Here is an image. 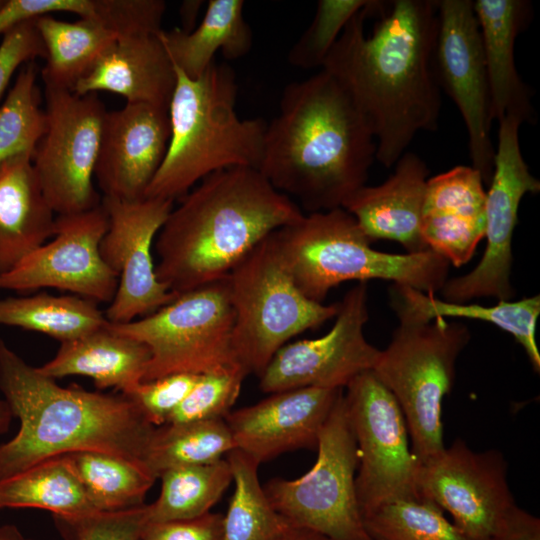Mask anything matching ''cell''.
I'll return each mask as SVG.
<instances>
[{
	"label": "cell",
	"instance_id": "obj_1",
	"mask_svg": "<svg viewBox=\"0 0 540 540\" xmlns=\"http://www.w3.org/2000/svg\"><path fill=\"white\" fill-rule=\"evenodd\" d=\"M436 26L437 0H372L348 22L321 68L351 98L375 139V160L386 168L418 132L438 127Z\"/></svg>",
	"mask_w": 540,
	"mask_h": 540
},
{
	"label": "cell",
	"instance_id": "obj_2",
	"mask_svg": "<svg viewBox=\"0 0 540 540\" xmlns=\"http://www.w3.org/2000/svg\"><path fill=\"white\" fill-rule=\"evenodd\" d=\"M376 143L362 115L325 70L285 86L267 123L258 171L307 213L342 208L366 185Z\"/></svg>",
	"mask_w": 540,
	"mask_h": 540
},
{
	"label": "cell",
	"instance_id": "obj_3",
	"mask_svg": "<svg viewBox=\"0 0 540 540\" xmlns=\"http://www.w3.org/2000/svg\"><path fill=\"white\" fill-rule=\"evenodd\" d=\"M179 200L154 243L157 278L176 296L226 278L263 239L305 214L252 167L218 170Z\"/></svg>",
	"mask_w": 540,
	"mask_h": 540
},
{
	"label": "cell",
	"instance_id": "obj_4",
	"mask_svg": "<svg viewBox=\"0 0 540 540\" xmlns=\"http://www.w3.org/2000/svg\"><path fill=\"white\" fill-rule=\"evenodd\" d=\"M0 391L17 434L0 444V482L42 461L77 451L116 454L144 466L154 433L123 393L64 388L27 364L0 338Z\"/></svg>",
	"mask_w": 540,
	"mask_h": 540
},
{
	"label": "cell",
	"instance_id": "obj_5",
	"mask_svg": "<svg viewBox=\"0 0 540 540\" xmlns=\"http://www.w3.org/2000/svg\"><path fill=\"white\" fill-rule=\"evenodd\" d=\"M169 103L171 136L164 160L145 198L175 201L206 176L231 167L258 169L267 122L241 119L238 84L227 63L213 62L197 79L175 67Z\"/></svg>",
	"mask_w": 540,
	"mask_h": 540
},
{
	"label": "cell",
	"instance_id": "obj_6",
	"mask_svg": "<svg viewBox=\"0 0 540 540\" xmlns=\"http://www.w3.org/2000/svg\"><path fill=\"white\" fill-rule=\"evenodd\" d=\"M274 237L295 285L319 303L346 281L380 279L435 294L448 279L449 262L431 249L405 254L373 249L343 208L305 213L276 230Z\"/></svg>",
	"mask_w": 540,
	"mask_h": 540
},
{
	"label": "cell",
	"instance_id": "obj_7",
	"mask_svg": "<svg viewBox=\"0 0 540 540\" xmlns=\"http://www.w3.org/2000/svg\"><path fill=\"white\" fill-rule=\"evenodd\" d=\"M391 306L399 323L371 371L398 402L412 453L423 463L445 447L442 403L471 334L462 323L427 321L393 298Z\"/></svg>",
	"mask_w": 540,
	"mask_h": 540
},
{
	"label": "cell",
	"instance_id": "obj_8",
	"mask_svg": "<svg viewBox=\"0 0 540 540\" xmlns=\"http://www.w3.org/2000/svg\"><path fill=\"white\" fill-rule=\"evenodd\" d=\"M274 232L225 278L234 312L236 356L247 374L258 376L289 340L332 319L339 308V302H315L298 289L279 253Z\"/></svg>",
	"mask_w": 540,
	"mask_h": 540
},
{
	"label": "cell",
	"instance_id": "obj_9",
	"mask_svg": "<svg viewBox=\"0 0 540 540\" xmlns=\"http://www.w3.org/2000/svg\"><path fill=\"white\" fill-rule=\"evenodd\" d=\"M233 325L225 278L184 292L142 318L107 322L111 330L148 347L150 361L142 382L177 373L247 374L235 353Z\"/></svg>",
	"mask_w": 540,
	"mask_h": 540
},
{
	"label": "cell",
	"instance_id": "obj_10",
	"mask_svg": "<svg viewBox=\"0 0 540 540\" xmlns=\"http://www.w3.org/2000/svg\"><path fill=\"white\" fill-rule=\"evenodd\" d=\"M316 448L317 459L303 476L266 483L263 489L271 505L287 524L331 540H372L357 500V445L343 391L320 430Z\"/></svg>",
	"mask_w": 540,
	"mask_h": 540
},
{
	"label": "cell",
	"instance_id": "obj_11",
	"mask_svg": "<svg viewBox=\"0 0 540 540\" xmlns=\"http://www.w3.org/2000/svg\"><path fill=\"white\" fill-rule=\"evenodd\" d=\"M345 389L357 445L355 485L362 516L392 501L420 498L416 484L420 463L395 397L371 370L356 376Z\"/></svg>",
	"mask_w": 540,
	"mask_h": 540
},
{
	"label": "cell",
	"instance_id": "obj_12",
	"mask_svg": "<svg viewBox=\"0 0 540 540\" xmlns=\"http://www.w3.org/2000/svg\"><path fill=\"white\" fill-rule=\"evenodd\" d=\"M47 130L32 155L43 194L58 215L101 204L93 185L106 109L97 93L46 87Z\"/></svg>",
	"mask_w": 540,
	"mask_h": 540
},
{
	"label": "cell",
	"instance_id": "obj_13",
	"mask_svg": "<svg viewBox=\"0 0 540 540\" xmlns=\"http://www.w3.org/2000/svg\"><path fill=\"white\" fill-rule=\"evenodd\" d=\"M498 140L493 172L486 192V247L479 263L470 272L448 278L440 290L445 301L469 302L480 297L511 300L512 240L518 222V210L526 194L540 191L525 162L519 141L522 122L508 116L498 122Z\"/></svg>",
	"mask_w": 540,
	"mask_h": 540
},
{
	"label": "cell",
	"instance_id": "obj_14",
	"mask_svg": "<svg viewBox=\"0 0 540 540\" xmlns=\"http://www.w3.org/2000/svg\"><path fill=\"white\" fill-rule=\"evenodd\" d=\"M433 71L468 133L471 167L484 183L493 172L490 96L478 21L471 0H437Z\"/></svg>",
	"mask_w": 540,
	"mask_h": 540
},
{
	"label": "cell",
	"instance_id": "obj_15",
	"mask_svg": "<svg viewBox=\"0 0 540 540\" xmlns=\"http://www.w3.org/2000/svg\"><path fill=\"white\" fill-rule=\"evenodd\" d=\"M416 484L421 497L447 511L469 540H489L516 506L504 456L473 451L462 439L420 463Z\"/></svg>",
	"mask_w": 540,
	"mask_h": 540
},
{
	"label": "cell",
	"instance_id": "obj_16",
	"mask_svg": "<svg viewBox=\"0 0 540 540\" xmlns=\"http://www.w3.org/2000/svg\"><path fill=\"white\" fill-rule=\"evenodd\" d=\"M173 203L103 196L101 204L108 216V229L100 243V254L118 277L116 293L104 313L108 322H131L177 297L157 278L152 255L155 239Z\"/></svg>",
	"mask_w": 540,
	"mask_h": 540
},
{
	"label": "cell",
	"instance_id": "obj_17",
	"mask_svg": "<svg viewBox=\"0 0 540 540\" xmlns=\"http://www.w3.org/2000/svg\"><path fill=\"white\" fill-rule=\"evenodd\" d=\"M335 318L323 336L281 347L260 374V389L270 394L303 387L344 389L372 370L380 350L364 336L369 319L365 282L346 292Z\"/></svg>",
	"mask_w": 540,
	"mask_h": 540
},
{
	"label": "cell",
	"instance_id": "obj_18",
	"mask_svg": "<svg viewBox=\"0 0 540 540\" xmlns=\"http://www.w3.org/2000/svg\"><path fill=\"white\" fill-rule=\"evenodd\" d=\"M107 229L108 216L102 204L84 212L58 215L52 240L1 274L0 290L55 288L96 303H110L118 277L100 254Z\"/></svg>",
	"mask_w": 540,
	"mask_h": 540
},
{
	"label": "cell",
	"instance_id": "obj_19",
	"mask_svg": "<svg viewBox=\"0 0 540 540\" xmlns=\"http://www.w3.org/2000/svg\"><path fill=\"white\" fill-rule=\"evenodd\" d=\"M171 136L168 109L145 103H126L106 111L95 178L105 197L135 201L159 170Z\"/></svg>",
	"mask_w": 540,
	"mask_h": 540
},
{
	"label": "cell",
	"instance_id": "obj_20",
	"mask_svg": "<svg viewBox=\"0 0 540 540\" xmlns=\"http://www.w3.org/2000/svg\"><path fill=\"white\" fill-rule=\"evenodd\" d=\"M343 390L289 389L230 412L224 420L235 449L260 465L287 451L316 448L320 430Z\"/></svg>",
	"mask_w": 540,
	"mask_h": 540
},
{
	"label": "cell",
	"instance_id": "obj_21",
	"mask_svg": "<svg viewBox=\"0 0 540 540\" xmlns=\"http://www.w3.org/2000/svg\"><path fill=\"white\" fill-rule=\"evenodd\" d=\"M486 191L480 173L458 165L428 178L420 231L428 249L460 267L485 236Z\"/></svg>",
	"mask_w": 540,
	"mask_h": 540
},
{
	"label": "cell",
	"instance_id": "obj_22",
	"mask_svg": "<svg viewBox=\"0 0 540 540\" xmlns=\"http://www.w3.org/2000/svg\"><path fill=\"white\" fill-rule=\"evenodd\" d=\"M426 163L405 152L389 178L377 186H362L342 205L371 241L400 243L407 253L427 250L420 231L421 213L428 180Z\"/></svg>",
	"mask_w": 540,
	"mask_h": 540
},
{
	"label": "cell",
	"instance_id": "obj_23",
	"mask_svg": "<svg viewBox=\"0 0 540 540\" xmlns=\"http://www.w3.org/2000/svg\"><path fill=\"white\" fill-rule=\"evenodd\" d=\"M487 71L491 116L501 121L511 116L522 124H534L532 91L521 79L515 64V42L532 18L527 0L473 1Z\"/></svg>",
	"mask_w": 540,
	"mask_h": 540
},
{
	"label": "cell",
	"instance_id": "obj_24",
	"mask_svg": "<svg viewBox=\"0 0 540 540\" xmlns=\"http://www.w3.org/2000/svg\"><path fill=\"white\" fill-rule=\"evenodd\" d=\"M176 71L158 33L119 37L72 89L78 95L107 91L126 103L168 109Z\"/></svg>",
	"mask_w": 540,
	"mask_h": 540
},
{
	"label": "cell",
	"instance_id": "obj_25",
	"mask_svg": "<svg viewBox=\"0 0 540 540\" xmlns=\"http://www.w3.org/2000/svg\"><path fill=\"white\" fill-rule=\"evenodd\" d=\"M54 214L31 154L22 153L0 164V275L53 237Z\"/></svg>",
	"mask_w": 540,
	"mask_h": 540
},
{
	"label": "cell",
	"instance_id": "obj_26",
	"mask_svg": "<svg viewBox=\"0 0 540 540\" xmlns=\"http://www.w3.org/2000/svg\"><path fill=\"white\" fill-rule=\"evenodd\" d=\"M149 361L145 344L116 333L106 323L84 336L61 342L54 358L37 370L52 379L90 377L99 389L113 387L127 394L142 382Z\"/></svg>",
	"mask_w": 540,
	"mask_h": 540
},
{
	"label": "cell",
	"instance_id": "obj_27",
	"mask_svg": "<svg viewBox=\"0 0 540 540\" xmlns=\"http://www.w3.org/2000/svg\"><path fill=\"white\" fill-rule=\"evenodd\" d=\"M243 8V0H209L202 20L192 31L162 29L159 38L174 67L188 78L197 79L215 62L218 51L227 60L248 54L253 35Z\"/></svg>",
	"mask_w": 540,
	"mask_h": 540
},
{
	"label": "cell",
	"instance_id": "obj_28",
	"mask_svg": "<svg viewBox=\"0 0 540 540\" xmlns=\"http://www.w3.org/2000/svg\"><path fill=\"white\" fill-rule=\"evenodd\" d=\"M46 50L41 75L46 87L72 91L119 35L93 17L67 22L50 15L35 19Z\"/></svg>",
	"mask_w": 540,
	"mask_h": 540
},
{
	"label": "cell",
	"instance_id": "obj_29",
	"mask_svg": "<svg viewBox=\"0 0 540 540\" xmlns=\"http://www.w3.org/2000/svg\"><path fill=\"white\" fill-rule=\"evenodd\" d=\"M391 298L419 317L431 321L444 317L475 319L491 323L514 337L524 349L535 372L540 371V353L536 325L540 314V296L517 301H498L492 306L469 302H450L407 286L393 284Z\"/></svg>",
	"mask_w": 540,
	"mask_h": 540
},
{
	"label": "cell",
	"instance_id": "obj_30",
	"mask_svg": "<svg viewBox=\"0 0 540 540\" xmlns=\"http://www.w3.org/2000/svg\"><path fill=\"white\" fill-rule=\"evenodd\" d=\"M5 507L40 508L60 516L98 512L64 455L42 461L0 482V509Z\"/></svg>",
	"mask_w": 540,
	"mask_h": 540
},
{
	"label": "cell",
	"instance_id": "obj_31",
	"mask_svg": "<svg viewBox=\"0 0 540 540\" xmlns=\"http://www.w3.org/2000/svg\"><path fill=\"white\" fill-rule=\"evenodd\" d=\"M98 303L76 295L39 293L0 299V326L46 334L60 342L102 328L107 319Z\"/></svg>",
	"mask_w": 540,
	"mask_h": 540
},
{
	"label": "cell",
	"instance_id": "obj_32",
	"mask_svg": "<svg viewBox=\"0 0 540 540\" xmlns=\"http://www.w3.org/2000/svg\"><path fill=\"white\" fill-rule=\"evenodd\" d=\"M78 476L95 511H117L143 505L157 479L145 466L102 451L64 455Z\"/></svg>",
	"mask_w": 540,
	"mask_h": 540
},
{
	"label": "cell",
	"instance_id": "obj_33",
	"mask_svg": "<svg viewBox=\"0 0 540 540\" xmlns=\"http://www.w3.org/2000/svg\"><path fill=\"white\" fill-rule=\"evenodd\" d=\"M161 492L146 505L147 522L191 519L202 516L218 502L233 481L229 462L178 466L160 476Z\"/></svg>",
	"mask_w": 540,
	"mask_h": 540
},
{
	"label": "cell",
	"instance_id": "obj_34",
	"mask_svg": "<svg viewBox=\"0 0 540 540\" xmlns=\"http://www.w3.org/2000/svg\"><path fill=\"white\" fill-rule=\"evenodd\" d=\"M235 449L224 419L164 424L155 428L144 466L156 477L178 466L205 465Z\"/></svg>",
	"mask_w": 540,
	"mask_h": 540
},
{
	"label": "cell",
	"instance_id": "obj_35",
	"mask_svg": "<svg viewBox=\"0 0 540 540\" xmlns=\"http://www.w3.org/2000/svg\"><path fill=\"white\" fill-rule=\"evenodd\" d=\"M234 493L223 515L222 540H273L287 525L276 512L258 478L259 464L233 449L227 454Z\"/></svg>",
	"mask_w": 540,
	"mask_h": 540
},
{
	"label": "cell",
	"instance_id": "obj_36",
	"mask_svg": "<svg viewBox=\"0 0 540 540\" xmlns=\"http://www.w3.org/2000/svg\"><path fill=\"white\" fill-rule=\"evenodd\" d=\"M34 61L21 66L0 106V164L22 153L33 155L47 130V116L41 108Z\"/></svg>",
	"mask_w": 540,
	"mask_h": 540
},
{
	"label": "cell",
	"instance_id": "obj_37",
	"mask_svg": "<svg viewBox=\"0 0 540 540\" xmlns=\"http://www.w3.org/2000/svg\"><path fill=\"white\" fill-rule=\"evenodd\" d=\"M363 522L372 540H469L424 497L383 504L364 515Z\"/></svg>",
	"mask_w": 540,
	"mask_h": 540
},
{
	"label": "cell",
	"instance_id": "obj_38",
	"mask_svg": "<svg viewBox=\"0 0 540 540\" xmlns=\"http://www.w3.org/2000/svg\"><path fill=\"white\" fill-rule=\"evenodd\" d=\"M372 0H319L308 28L288 53L291 65L301 69L322 68L348 22Z\"/></svg>",
	"mask_w": 540,
	"mask_h": 540
},
{
	"label": "cell",
	"instance_id": "obj_39",
	"mask_svg": "<svg viewBox=\"0 0 540 540\" xmlns=\"http://www.w3.org/2000/svg\"><path fill=\"white\" fill-rule=\"evenodd\" d=\"M246 376L241 370L201 375L165 424L225 419L240 394Z\"/></svg>",
	"mask_w": 540,
	"mask_h": 540
},
{
	"label": "cell",
	"instance_id": "obj_40",
	"mask_svg": "<svg viewBox=\"0 0 540 540\" xmlns=\"http://www.w3.org/2000/svg\"><path fill=\"white\" fill-rule=\"evenodd\" d=\"M53 519L64 540H141L147 509L143 504L77 516L53 515Z\"/></svg>",
	"mask_w": 540,
	"mask_h": 540
},
{
	"label": "cell",
	"instance_id": "obj_41",
	"mask_svg": "<svg viewBox=\"0 0 540 540\" xmlns=\"http://www.w3.org/2000/svg\"><path fill=\"white\" fill-rule=\"evenodd\" d=\"M201 375L177 373L141 382L127 394L154 426L164 425L187 397Z\"/></svg>",
	"mask_w": 540,
	"mask_h": 540
},
{
	"label": "cell",
	"instance_id": "obj_42",
	"mask_svg": "<svg viewBox=\"0 0 540 540\" xmlns=\"http://www.w3.org/2000/svg\"><path fill=\"white\" fill-rule=\"evenodd\" d=\"M165 10L163 0H94L92 17L124 37L160 32Z\"/></svg>",
	"mask_w": 540,
	"mask_h": 540
},
{
	"label": "cell",
	"instance_id": "obj_43",
	"mask_svg": "<svg viewBox=\"0 0 540 540\" xmlns=\"http://www.w3.org/2000/svg\"><path fill=\"white\" fill-rule=\"evenodd\" d=\"M35 19L25 20L3 36L0 43V98L13 74L25 63L46 58V50Z\"/></svg>",
	"mask_w": 540,
	"mask_h": 540
},
{
	"label": "cell",
	"instance_id": "obj_44",
	"mask_svg": "<svg viewBox=\"0 0 540 540\" xmlns=\"http://www.w3.org/2000/svg\"><path fill=\"white\" fill-rule=\"evenodd\" d=\"M223 515L202 516L163 522H147L141 540H222Z\"/></svg>",
	"mask_w": 540,
	"mask_h": 540
},
{
	"label": "cell",
	"instance_id": "obj_45",
	"mask_svg": "<svg viewBox=\"0 0 540 540\" xmlns=\"http://www.w3.org/2000/svg\"><path fill=\"white\" fill-rule=\"evenodd\" d=\"M93 11L94 0H7L0 10V35L25 20L52 12H68L79 17H89Z\"/></svg>",
	"mask_w": 540,
	"mask_h": 540
},
{
	"label": "cell",
	"instance_id": "obj_46",
	"mask_svg": "<svg viewBox=\"0 0 540 540\" xmlns=\"http://www.w3.org/2000/svg\"><path fill=\"white\" fill-rule=\"evenodd\" d=\"M489 540H540V520L515 506Z\"/></svg>",
	"mask_w": 540,
	"mask_h": 540
},
{
	"label": "cell",
	"instance_id": "obj_47",
	"mask_svg": "<svg viewBox=\"0 0 540 540\" xmlns=\"http://www.w3.org/2000/svg\"><path fill=\"white\" fill-rule=\"evenodd\" d=\"M273 540H331L330 538L302 527L287 524Z\"/></svg>",
	"mask_w": 540,
	"mask_h": 540
},
{
	"label": "cell",
	"instance_id": "obj_48",
	"mask_svg": "<svg viewBox=\"0 0 540 540\" xmlns=\"http://www.w3.org/2000/svg\"><path fill=\"white\" fill-rule=\"evenodd\" d=\"M202 1H184L180 7V16L184 32H190L195 28L197 15L202 5Z\"/></svg>",
	"mask_w": 540,
	"mask_h": 540
},
{
	"label": "cell",
	"instance_id": "obj_49",
	"mask_svg": "<svg viewBox=\"0 0 540 540\" xmlns=\"http://www.w3.org/2000/svg\"><path fill=\"white\" fill-rule=\"evenodd\" d=\"M12 411L5 400H0V433H5L9 429Z\"/></svg>",
	"mask_w": 540,
	"mask_h": 540
},
{
	"label": "cell",
	"instance_id": "obj_50",
	"mask_svg": "<svg viewBox=\"0 0 540 540\" xmlns=\"http://www.w3.org/2000/svg\"><path fill=\"white\" fill-rule=\"evenodd\" d=\"M0 540H33L26 538L14 525H4L0 527Z\"/></svg>",
	"mask_w": 540,
	"mask_h": 540
},
{
	"label": "cell",
	"instance_id": "obj_51",
	"mask_svg": "<svg viewBox=\"0 0 540 540\" xmlns=\"http://www.w3.org/2000/svg\"><path fill=\"white\" fill-rule=\"evenodd\" d=\"M7 0H0V10L4 7Z\"/></svg>",
	"mask_w": 540,
	"mask_h": 540
}]
</instances>
